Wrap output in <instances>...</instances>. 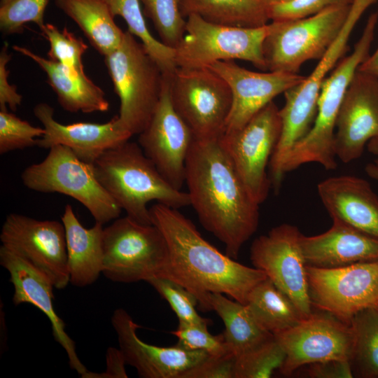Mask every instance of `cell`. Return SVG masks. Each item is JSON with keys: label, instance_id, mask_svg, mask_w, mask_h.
Wrapping results in <instances>:
<instances>
[{"label": "cell", "instance_id": "obj_43", "mask_svg": "<svg viewBox=\"0 0 378 378\" xmlns=\"http://www.w3.org/2000/svg\"><path fill=\"white\" fill-rule=\"evenodd\" d=\"M307 374L313 378H351L354 373L350 361L328 360L309 365Z\"/></svg>", "mask_w": 378, "mask_h": 378}, {"label": "cell", "instance_id": "obj_28", "mask_svg": "<svg viewBox=\"0 0 378 378\" xmlns=\"http://www.w3.org/2000/svg\"><path fill=\"white\" fill-rule=\"evenodd\" d=\"M207 302L209 310L223 321L225 342L236 358L274 337L257 323L245 304L219 293H209Z\"/></svg>", "mask_w": 378, "mask_h": 378}, {"label": "cell", "instance_id": "obj_37", "mask_svg": "<svg viewBox=\"0 0 378 378\" xmlns=\"http://www.w3.org/2000/svg\"><path fill=\"white\" fill-rule=\"evenodd\" d=\"M45 133L43 127L31 125L8 111H0V153L36 146Z\"/></svg>", "mask_w": 378, "mask_h": 378}, {"label": "cell", "instance_id": "obj_41", "mask_svg": "<svg viewBox=\"0 0 378 378\" xmlns=\"http://www.w3.org/2000/svg\"><path fill=\"white\" fill-rule=\"evenodd\" d=\"M236 357L227 352L219 356H209L190 369L182 378H234Z\"/></svg>", "mask_w": 378, "mask_h": 378}, {"label": "cell", "instance_id": "obj_15", "mask_svg": "<svg viewBox=\"0 0 378 378\" xmlns=\"http://www.w3.org/2000/svg\"><path fill=\"white\" fill-rule=\"evenodd\" d=\"M2 246L18 254L43 273L55 288L69 283L65 230L57 220H39L10 214L3 223Z\"/></svg>", "mask_w": 378, "mask_h": 378}, {"label": "cell", "instance_id": "obj_47", "mask_svg": "<svg viewBox=\"0 0 378 378\" xmlns=\"http://www.w3.org/2000/svg\"><path fill=\"white\" fill-rule=\"evenodd\" d=\"M366 147L370 153L378 157V137L371 139Z\"/></svg>", "mask_w": 378, "mask_h": 378}, {"label": "cell", "instance_id": "obj_27", "mask_svg": "<svg viewBox=\"0 0 378 378\" xmlns=\"http://www.w3.org/2000/svg\"><path fill=\"white\" fill-rule=\"evenodd\" d=\"M57 7L80 27L104 57L121 43L125 31L115 22L104 0H55Z\"/></svg>", "mask_w": 378, "mask_h": 378}, {"label": "cell", "instance_id": "obj_16", "mask_svg": "<svg viewBox=\"0 0 378 378\" xmlns=\"http://www.w3.org/2000/svg\"><path fill=\"white\" fill-rule=\"evenodd\" d=\"M274 335L286 353L280 372L290 375L302 366L328 360L351 363L354 334L350 324L321 311Z\"/></svg>", "mask_w": 378, "mask_h": 378}, {"label": "cell", "instance_id": "obj_11", "mask_svg": "<svg viewBox=\"0 0 378 378\" xmlns=\"http://www.w3.org/2000/svg\"><path fill=\"white\" fill-rule=\"evenodd\" d=\"M173 106L195 139H218L232 105L229 85L211 69L177 67L170 76Z\"/></svg>", "mask_w": 378, "mask_h": 378}, {"label": "cell", "instance_id": "obj_33", "mask_svg": "<svg viewBox=\"0 0 378 378\" xmlns=\"http://www.w3.org/2000/svg\"><path fill=\"white\" fill-rule=\"evenodd\" d=\"M143 12L158 34L161 42L175 49L186 34V20L178 0H139Z\"/></svg>", "mask_w": 378, "mask_h": 378}, {"label": "cell", "instance_id": "obj_2", "mask_svg": "<svg viewBox=\"0 0 378 378\" xmlns=\"http://www.w3.org/2000/svg\"><path fill=\"white\" fill-rule=\"evenodd\" d=\"M149 211L152 223L162 233L169 251L161 276L192 293L203 311H209L210 293H222L246 304L252 289L267 277L264 271L242 265L219 251L177 209L157 202Z\"/></svg>", "mask_w": 378, "mask_h": 378}, {"label": "cell", "instance_id": "obj_22", "mask_svg": "<svg viewBox=\"0 0 378 378\" xmlns=\"http://www.w3.org/2000/svg\"><path fill=\"white\" fill-rule=\"evenodd\" d=\"M34 113L45 130L44 134L37 139V146L50 149L64 146L90 164L108 149L129 141L132 136L119 127L116 115L102 124L79 122L64 125L55 119L52 107L43 102L34 106Z\"/></svg>", "mask_w": 378, "mask_h": 378}, {"label": "cell", "instance_id": "obj_20", "mask_svg": "<svg viewBox=\"0 0 378 378\" xmlns=\"http://www.w3.org/2000/svg\"><path fill=\"white\" fill-rule=\"evenodd\" d=\"M111 324L126 363L134 367L142 378H182L185 372L209 356L202 351L187 350L176 345L158 346L142 341L136 334L139 326L122 308L114 311Z\"/></svg>", "mask_w": 378, "mask_h": 378}, {"label": "cell", "instance_id": "obj_7", "mask_svg": "<svg viewBox=\"0 0 378 378\" xmlns=\"http://www.w3.org/2000/svg\"><path fill=\"white\" fill-rule=\"evenodd\" d=\"M351 5L267 24L262 46L267 70L298 74L305 62L321 59L341 31Z\"/></svg>", "mask_w": 378, "mask_h": 378}, {"label": "cell", "instance_id": "obj_30", "mask_svg": "<svg viewBox=\"0 0 378 378\" xmlns=\"http://www.w3.org/2000/svg\"><path fill=\"white\" fill-rule=\"evenodd\" d=\"M245 305L257 323L273 335L304 319L290 298L267 277L252 289Z\"/></svg>", "mask_w": 378, "mask_h": 378}, {"label": "cell", "instance_id": "obj_21", "mask_svg": "<svg viewBox=\"0 0 378 378\" xmlns=\"http://www.w3.org/2000/svg\"><path fill=\"white\" fill-rule=\"evenodd\" d=\"M0 265L9 273V281L14 288L13 304L29 303L42 312L50 321L54 339L66 351L70 368L81 376L85 374L88 370L77 354L75 342L54 309L55 287L51 281L26 260L2 245Z\"/></svg>", "mask_w": 378, "mask_h": 378}, {"label": "cell", "instance_id": "obj_5", "mask_svg": "<svg viewBox=\"0 0 378 378\" xmlns=\"http://www.w3.org/2000/svg\"><path fill=\"white\" fill-rule=\"evenodd\" d=\"M378 13H372L352 52L343 57L325 79L317 101L316 115L312 128L289 153L284 174L300 166L316 162L327 170L337 166L334 150L336 120L346 90L358 66L370 55Z\"/></svg>", "mask_w": 378, "mask_h": 378}, {"label": "cell", "instance_id": "obj_32", "mask_svg": "<svg viewBox=\"0 0 378 378\" xmlns=\"http://www.w3.org/2000/svg\"><path fill=\"white\" fill-rule=\"evenodd\" d=\"M112 15L120 16L129 31L139 38L148 53L158 63L163 74L170 76L176 69L175 50L157 40L147 27L139 0H104Z\"/></svg>", "mask_w": 378, "mask_h": 378}, {"label": "cell", "instance_id": "obj_17", "mask_svg": "<svg viewBox=\"0 0 378 378\" xmlns=\"http://www.w3.org/2000/svg\"><path fill=\"white\" fill-rule=\"evenodd\" d=\"M169 78L164 75L160 99L149 123L139 134L138 144L166 180L182 190L186 159L195 137L173 106Z\"/></svg>", "mask_w": 378, "mask_h": 378}, {"label": "cell", "instance_id": "obj_35", "mask_svg": "<svg viewBox=\"0 0 378 378\" xmlns=\"http://www.w3.org/2000/svg\"><path fill=\"white\" fill-rule=\"evenodd\" d=\"M41 31L50 43L47 54L49 59L60 63L75 74H85L83 55L88 47L82 38L66 27L59 29L50 23H46Z\"/></svg>", "mask_w": 378, "mask_h": 378}, {"label": "cell", "instance_id": "obj_8", "mask_svg": "<svg viewBox=\"0 0 378 378\" xmlns=\"http://www.w3.org/2000/svg\"><path fill=\"white\" fill-rule=\"evenodd\" d=\"M48 150L44 160L22 172L24 186L71 197L90 211L96 223L104 225L120 217L122 210L98 181L93 164L83 161L64 146Z\"/></svg>", "mask_w": 378, "mask_h": 378}, {"label": "cell", "instance_id": "obj_4", "mask_svg": "<svg viewBox=\"0 0 378 378\" xmlns=\"http://www.w3.org/2000/svg\"><path fill=\"white\" fill-rule=\"evenodd\" d=\"M376 1L354 0L341 31L312 72L300 83L284 93L285 103L279 109L281 132L269 164L270 178L274 187L281 186L286 175L284 169L289 153L312 128L325 79L349 50V40L356 23Z\"/></svg>", "mask_w": 378, "mask_h": 378}, {"label": "cell", "instance_id": "obj_49", "mask_svg": "<svg viewBox=\"0 0 378 378\" xmlns=\"http://www.w3.org/2000/svg\"><path fill=\"white\" fill-rule=\"evenodd\" d=\"M14 0H1L0 1V7L5 6L6 5H8L11 2H13Z\"/></svg>", "mask_w": 378, "mask_h": 378}, {"label": "cell", "instance_id": "obj_36", "mask_svg": "<svg viewBox=\"0 0 378 378\" xmlns=\"http://www.w3.org/2000/svg\"><path fill=\"white\" fill-rule=\"evenodd\" d=\"M167 301L178 321L208 326L211 321L202 317L196 310L197 298L186 288L169 279L155 276L147 281Z\"/></svg>", "mask_w": 378, "mask_h": 378}, {"label": "cell", "instance_id": "obj_9", "mask_svg": "<svg viewBox=\"0 0 378 378\" xmlns=\"http://www.w3.org/2000/svg\"><path fill=\"white\" fill-rule=\"evenodd\" d=\"M169 258L167 241L153 224L118 218L103 230L102 274L120 283L161 276Z\"/></svg>", "mask_w": 378, "mask_h": 378}, {"label": "cell", "instance_id": "obj_34", "mask_svg": "<svg viewBox=\"0 0 378 378\" xmlns=\"http://www.w3.org/2000/svg\"><path fill=\"white\" fill-rule=\"evenodd\" d=\"M286 353L274 337L236 358L234 378H269L280 370Z\"/></svg>", "mask_w": 378, "mask_h": 378}, {"label": "cell", "instance_id": "obj_38", "mask_svg": "<svg viewBox=\"0 0 378 378\" xmlns=\"http://www.w3.org/2000/svg\"><path fill=\"white\" fill-rule=\"evenodd\" d=\"M48 0H14L0 7V29L5 35L22 32L25 24L33 22L40 29L46 24L44 12Z\"/></svg>", "mask_w": 378, "mask_h": 378}, {"label": "cell", "instance_id": "obj_1", "mask_svg": "<svg viewBox=\"0 0 378 378\" xmlns=\"http://www.w3.org/2000/svg\"><path fill=\"white\" fill-rule=\"evenodd\" d=\"M190 206L202 225L237 258L258 229L259 205L241 181L218 139H195L186 163Z\"/></svg>", "mask_w": 378, "mask_h": 378}, {"label": "cell", "instance_id": "obj_48", "mask_svg": "<svg viewBox=\"0 0 378 378\" xmlns=\"http://www.w3.org/2000/svg\"><path fill=\"white\" fill-rule=\"evenodd\" d=\"M267 6L285 3L290 0H262Z\"/></svg>", "mask_w": 378, "mask_h": 378}, {"label": "cell", "instance_id": "obj_13", "mask_svg": "<svg viewBox=\"0 0 378 378\" xmlns=\"http://www.w3.org/2000/svg\"><path fill=\"white\" fill-rule=\"evenodd\" d=\"M312 307L349 323L358 312L378 309V259L321 268L307 265Z\"/></svg>", "mask_w": 378, "mask_h": 378}, {"label": "cell", "instance_id": "obj_3", "mask_svg": "<svg viewBox=\"0 0 378 378\" xmlns=\"http://www.w3.org/2000/svg\"><path fill=\"white\" fill-rule=\"evenodd\" d=\"M96 176L127 216L153 224L148 204L179 209L190 206L187 192L171 185L139 144L127 141L109 148L93 163Z\"/></svg>", "mask_w": 378, "mask_h": 378}, {"label": "cell", "instance_id": "obj_40", "mask_svg": "<svg viewBox=\"0 0 378 378\" xmlns=\"http://www.w3.org/2000/svg\"><path fill=\"white\" fill-rule=\"evenodd\" d=\"M354 0H290L268 6L270 20H285L304 18L329 8L348 6Z\"/></svg>", "mask_w": 378, "mask_h": 378}, {"label": "cell", "instance_id": "obj_23", "mask_svg": "<svg viewBox=\"0 0 378 378\" xmlns=\"http://www.w3.org/2000/svg\"><path fill=\"white\" fill-rule=\"evenodd\" d=\"M318 196L332 220L378 238V196L360 177H329L317 186Z\"/></svg>", "mask_w": 378, "mask_h": 378}, {"label": "cell", "instance_id": "obj_29", "mask_svg": "<svg viewBox=\"0 0 378 378\" xmlns=\"http://www.w3.org/2000/svg\"><path fill=\"white\" fill-rule=\"evenodd\" d=\"M185 18L197 15L228 26L259 27L268 23V6L262 0H178Z\"/></svg>", "mask_w": 378, "mask_h": 378}, {"label": "cell", "instance_id": "obj_19", "mask_svg": "<svg viewBox=\"0 0 378 378\" xmlns=\"http://www.w3.org/2000/svg\"><path fill=\"white\" fill-rule=\"evenodd\" d=\"M208 68L227 82L232 92L224 132L241 129L275 97L306 77L282 71H253L239 66L234 60L216 62Z\"/></svg>", "mask_w": 378, "mask_h": 378}, {"label": "cell", "instance_id": "obj_24", "mask_svg": "<svg viewBox=\"0 0 378 378\" xmlns=\"http://www.w3.org/2000/svg\"><path fill=\"white\" fill-rule=\"evenodd\" d=\"M326 232L300 235V243L308 266L333 268L378 259V238L332 220Z\"/></svg>", "mask_w": 378, "mask_h": 378}, {"label": "cell", "instance_id": "obj_42", "mask_svg": "<svg viewBox=\"0 0 378 378\" xmlns=\"http://www.w3.org/2000/svg\"><path fill=\"white\" fill-rule=\"evenodd\" d=\"M11 59L8 52V44L4 42L0 52V111H15L21 104L22 97L17 92L15 85L8 81L9 70L7 64Z\"/></svg>", "mask_w": 378, "mask_h": 378}, {"label": "cell", "instance_id": "obj_6", "mask_svg": "<svg viewBox=\"0 0 378 378\" xmlns=\"http://www.w3.org/2000/svg\"><path fill=\"white\" fill-rule=\"evenodd\" d=\"M104 62L120 99L117 123L132 136L139 135L160 99L164 74L142 43L127 30L120 45L104 56Z\"/></svg>", "mask_w": 378, "mask_h": 378}, {"label": "cell", "instance_id": "obj_44", "mask_svg": "<svg viewBox=\"0 0 378 378\" xmlns=\"http://www.w3.org/2000/svg\"><path fill=\"white\" fill-rule=\"evenodd\" d=\"M106 370L102 373L88 371L81 377L83 378H127L125 370L126 361L121 350L108 347L106 354Z\"/></svg>", "mask_w": 378, "mask_h": 378}, {"label": "cell", "instance_id": "obj_31", "mask_svg": "<svg viewBox=\"0 0 378 378\" xmlns=\"http://www.w3.org/2000/svg\"><path fill=\"white\" fill-rule=\"evenodd\" d=\"M349 324L354 334L351 359L354 377L378 378V309L358 312Z\"/></svg>", "mask_w": 378, "mask_h": 378}, {"label": "cell", "instance_id": "obj_26", "mask_svg": "<svg viewBox=\"0 0 378 378\" xmlns=\"http://www.w3.org/2000/svg\"><path fill=\"white\" fill-rule=\"evenodd\" d=\"M66 235L69 283L85 287L93 284L103 270V224L85 227L72 206L66 204L61 217Z\"/></svg>", "mask_w": 378, "mask_h": 378}, {"label": "cell", "instance_id": "obj_14", "mask_svg": "<svg viewBox=\"0 0 378 378\" xmlns=\"http://www.w3.org/2000/svg\"><path fill=\"white\" fill-rule=\"evenodd\" d=\"M298 228L283 223L260 235L252 243L250 259L274 284L294 302L304 318L312 313L307 265Z\"/></svg>", "mask_w": 378, "mask_h": 378}, {"label": "cell", "instance_id": "obj_10", "mask_svg": "<svg viewBox=\"0 0 378 378\" xmlns=\"http://www.w3.org/2000/svg\"><path fill=\"white\" fill-rule=\"evenodd\" d=\"M267 24L243 27L212 23L197 15L186 18V34L175 50L183 69L206 68L218 61L241 59L267 70L262 46Z\"/></svg>", "mask_w": 378, "mask_h": 378}, {"label": "cell", "instance_id": "obj_18", "mask_svg": "<svg viewBox=\"0 0 378 378\" xmlns=\"http://www.w3.org/2000/svg\"><path fill=\"white\" fill-rule=\"evenodd\" d=\"M378 137V77L357 70L344 97L336 120L334 150L344 163L359 158Z\"/></svg>", "mask_w": 378, "mask_h": 378}, {"label": "cell", "instance_id": "obj_12", "mask_svg": "<svg viewBox=\"0 0 378 378\" xmlns=\"http://www.w3.org/2000/svg\"><path fill=\"white\" fill-rule=\"evenodd\" d=\"M279 108L272 101L241 129L223 132L218 139L252 199H267L271 184L267 167L281 132Z\"/></svg>", "mask_w": 378, "mask_h": 378}, {"label": "cell", "instance_id": "obj_45", "mask_svg": "<svg viewBox=\"0 0 378 378\" xmlns=\"http://www.w3.org/2000/svg\"><path fill=\"white\" fill-rule=\"evenodd\" d=\"M358 70L378 77V48L373 54L369 55Z\"/></svg>", "mask_w": 378, "mask_h": 378}, {"label": "cell", "instance_id": "obj_39", "mask_svg": "<svg viewBox=\"0 0 378 378\" xmlns=\"http://www.w3.org/2000/svg\"><path fill=\"white\" fill-rule=\"evenodd\" d=\"M207 327L178 321L177 328L171 333L178 339L176 345L187 350L202 351L209 356H219L229 352L223 334L213 335Z\"/></svg>", "mask_w": 378, "mask_h": 378}, {"label": "cell", "instance_id": "obj_46", "mask_svg": "<svg viewBox=\"0 0 378 378\" xmlns=\"http://www.w3.org/2000/svg\"><path fill=\"white\" fill-rule=\"evenodd\" d=\"M365 171L368 176L378 181V158L368 163L365 165Z\"/></svg>", "mask_w": 378, "mask_h": 378}, {"label": "cell", "instance_id": "obj_25", "mask_svg": "<svg viewBox=\"0 0 378 378\" xmlns=\"http://www.w3.org/2000/svg\"><path fill=\"white\" fill-rule=\"evenodd\" d=\"M17 52L33 60L46 73L47 83L62 108L69 112H106L109 108L103 90L85 74H75L60 63L36 54L27 48L13 46Z\"/></svg>", "mask_w": 378, "mask_h": 378}]
</instances>
